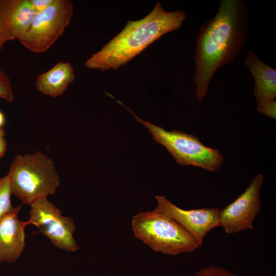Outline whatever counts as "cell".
<instances>
[{"mask_svg":"<svg viewBox=\"0 0 276 276\" xmlns=\"http://www.w3.org/2000/svg\"><path fill=\"white\" fill-rule=\"evenodd\" d=\"M248 9L242 0H221L215 16L199 31L195 48V95L201 101L220 67L229 64L246 42Z\"/></svg>","mask_w":276,"mask_h":276,"instance_id":"obj_1","label":"cell"},{"mask_svg":"<svg viewBox=\"0 0 276 276\" xmlns=\"http://www.w3.org/2000/svg\"><path fill=\"white\" fill-rule=\"evenodd\" d=\"M186 18L182 11H166L158 1L144 18L128 20L123 30L93 54L85 65L102 71L117 70L165 34L180 28Z\"/></svg>","mask_w":276,"mask_h":276,"instance_id":"obj_2","label":"cell"},{"mask_svg":"<svg viewBox=\"0 0 276 276\" xmlns=\"http://www.w3.org/2000/svg\"><path fill=\"white\" fill-rule=\"evenodd\" d=\"M8 175L12 194L22 204L30 205L40 198L54 194L60 185L59 175L52 160L39 151L16 155Z\"/></svg>","mask_w":276,"mask_h":276,"instance_id":"obj_3","label":"cell"},{"mask_svg":"<svg viewBox=\"0 0 276 276\" xmlns=\"http://www.w3.org/2000/svg\"><path fill=\"white\" fill-rule=\"evenodd\" d=\"M131 228L136 239L156 252L177 256L200 247L179 224L154 210L133 216Z\"/></svg>","mask_w":276,"mask_h":276,"instance_id":"obj_4","label":"cell"},{"mask_svg":"<svg viewBox=\"0 0 276 276\" xmlns=\"http://www.w3.org/2000/svg\"><path fill=\"white\" fill-rule=\"evenodd\" d=\"M150 132L153 139L165 147L176 163L181 165H191L210 172L217 171L222 166L224 157L217 149L206 147L194 135L164 128L145 121L120 102Z\"/></svg>","mask_w":276,"mask_h":276,"instance_id":"obj_5","label":"cell"},{"mask_svg":"<svg viewBox=\"0 0 276 276\" xmlns=\"http://www.w3.org/2000/svg\"><path fill=\"white\" fill-rule=\"evenodd\" d=\"M73 13L70 1L55 0L45 9L36 13L30 28L19 42L32 52H45L63 34Z\"/></svg>","mask_w":276,"mask_h":276,"instance_id":"obj_6","label":"cell"},{"mask_svg":"<svg viewBox=\"0 0 276 276\" xmlns=\"http://www.w3.org/2000/svg\"><path fill=\"white\" fill-rule=\"evenodd\" d=\"M28 224L38 228L55 247L75 252L79 247L74 239L76 229L72 218L62 215L61 211L47 199L40 198L30 205Z\"/></svg>","mask_w":276,"mask_h":276,"instance_id":"obj_7","label":"cell"},{"mask_svg":"<svg viewBox=\"0 0 276 276\" xmlns=\"http://www.w3.org/2000/svg\"><path fill=\"white\" fill-rule=\"evenodd\" d=\"M264 181L257 174L234 201L220 210L219 226L227 234L253 228L254 221L261 209L260 190Z\"/></svg>","mask_w":276,"mask_h":276,"instance_id":"obj_8","label":"cell"},{"mask_svg":"<svg viewBox=\"0 0 276 276\" xmlns=\"http://www.w3.org/2000/svg\"><path fill=\"white\" fill-rule=\"evenodd\" d=\"M157 204L155 211L172 219L182 227L197 244L202 245L206 235L219 226L220 210L203 208L184 210L172 203L163 196H155Z\"/></svg>","mask_w":276,"mask_h":276,"instance_id":"obj_9","label":"cell"},{"mask_svg":"<svg viewBox=\"0 0 276 276\" xmlns=\"http://www.w3.org/2000/svg\"><path fill=\"white\" fill-rule=\"evenodd\" d=\"M21 207H14L0 220V263L16 261L25 247V229L29 224L18 217Z\"/></svg>","mask_w":276,"mask_h":276,"instance_id":"obj_10","label":"cell"},{"mask_svg":"<svg viewBox=\"0 0 276 276\" xmlns=\"http://www.w3.org/2000/svg\"><path fill=\"white\" fill-rule=\"evenodd\" d=\"M244 64L255 79L254 94L257 107L262 106L276 98V71L264 63L253 51H249Z\"/></svg>","mask_w":276,"mask_h":276,"instance_id":"obj_11","label":"cell"},{"mask_svg":"<svg viewBox=\"0 0 276 276\" xmlns=\"http://www.w3.org/2000/svg\"><path fill=\"white\" fill-rule=\"evenodd\" d=\"M0 13L10 34L18 40L29 31L36 14L30 0H0Z\"/></svg>","mask_w":276,"mask_h":276,"instance_id":"obj_12","label":"cell"},{"mask_svg":"<svg viewBox=\"0 0 276 276\" xmlns=\"http://www.w3.org/2000/svg\"><path fill=\"white\" fill-rule=\"evenodd\" d=\"M75 79L74 69L68 62H59L48 71L39 75L35 85L41 94L52 97L63 95Z\"/></svg>","mask_w":276,"mask_h":276,"instance_id":"obj_13","label":"cell"},{"mask_svg":"<svg viewBox=\"0 0 276 276\" xmlns=\"http://www.w3.org/2000/svg\"><path fill=\"white\" fill-rule=\"evenodd\" d=\"M11 194L10 179L7 174L0 177V220L14 208L11 201Z\"/></svg>","mask_w":276,"mask_h":276,"instance_id":"obj_14","label":"cell"},{"mask_svg":"<svg viewBox=\"0 0 276 276\" xmlns=\"http://www.w3.org/2000/svg\"><path fill=\"white\" fill-rule=\"evenodd\" d=\"M0 98L8 102L14 98L12 83L8 75L0 69Z\"/></svg>","mask_w":276,"mask_h":276,"instance_id":"obj_15","label":"cell"},{"mask_svg":"<svg viewBox=\"0 0 276 276\" xmlns=\"http://www.w3.org/2000/svg\"><path fill=\"white\" fill-rule=\"evenodd\" d=\"M194 276H237L231 271L219 266L210 265L202 268Z\"/></svg>","mask_w":276,"mask_h":276,"instance_id":"obj_16","label":"cell"},{"mask_svg":"<svg viewBox=\"0 0 276 276\" xmlns=\"http://www.w3.org/2000/svg\"><path fill=\"white\" fill-rule=\"evenodd\" d=\"M13 40L14 38L5 25L0 13V51L6 42Z\"/></svg>","mask_w":276,"mask_h":276,"instance_id":"obj_17","label":"cell"},{"mask_svg":"<svg viewBox=\"0 0 276 276\" xmlns=\"http://www.w3.org/2000/svg\"><path fill=\"white\" fill-rule=\"evenodd\" d=\"M257 108L260 113L272 119H275L276 118V102L275 100L269 102L262 106L257 107Z\"/></svg>","mask_w":276,"mask_h":276,"instance_id":"obj_18","label":"cell"},{"mask_svg":"<svg viewBox=\"0 0 276 276\" xmlns=\"http://www.w3.org/2000/svg\"><path fill=\"white\" fill-rule=\"evenodd\" d=\"M55 0H30V3L36 13L45 9Z\"/></svg>","mask_w":276,"mask_h":276,"instance_id":"obj_19","label":"cell"},{"mask_svg":"<svg viewBox=\"0 0 276 276\" xmlns=\"http://www.w3.org/2000/svg\"><path fill=\"white\" fill-rule=\"evenodd\" d=\"M7 149V142L4 137H0V159L5 155Z\"/></svg>","mask_w":276,"mask_h":276,"instance_id":"obj_20","label":"cell"},{"mask_svg":"<svg viewBox=\"0 0 276 276\" xmlns=\"http://www.w3.org/2000/svg\"><path fill=\"white\" fill-rule=\"evenodd\" d=\"M5 123V117L3 113L0 111V128H2Z\"/></svg>","mask_w":276,"mask_h":276,"instance_id":"obj_21","label":"cell"},{"mask_svg":"<svg viewBox=\"0 0 276 276\" xmlns=\"http://www.w3.org/2000/svg\"><path fill=\"white\" fill-rule=\"evenodd\" d=\"M5 134V130L2 128H0V137H4Z\"/></svg>","mask_w":276,"mask_h":276,"instance_id":"obj_22","label":"cell"}]
</instances>
